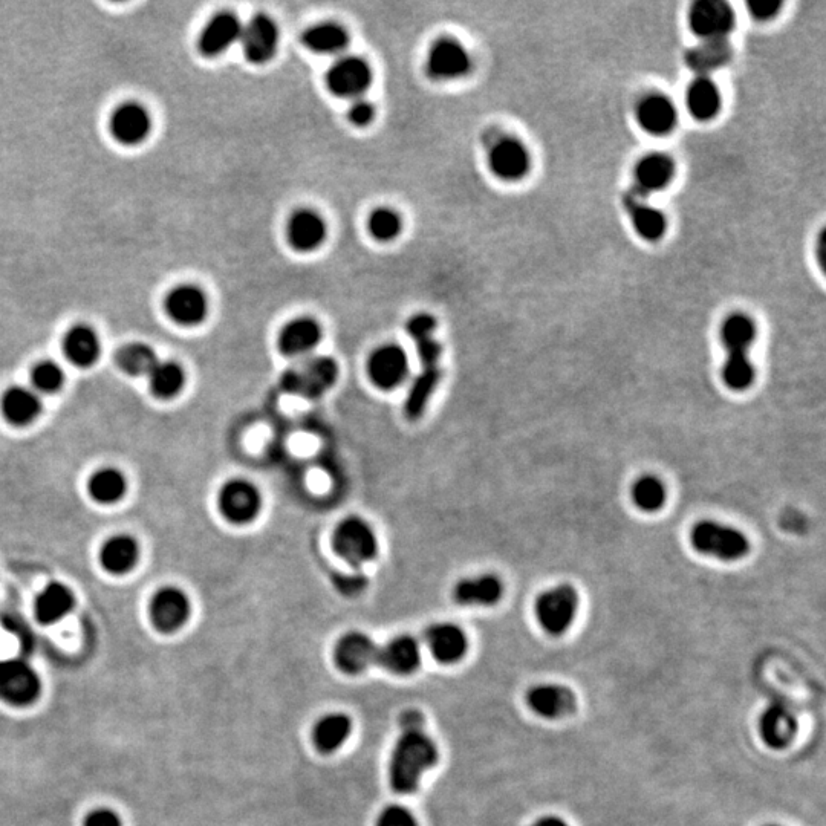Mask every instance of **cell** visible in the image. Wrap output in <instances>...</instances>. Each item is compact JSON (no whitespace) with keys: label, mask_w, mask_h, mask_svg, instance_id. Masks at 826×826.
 Listing matches in <instances>:
<instances>
[{"label":"cell","mask_w":826,"mask_h":826,"mask_svg":"<svg viewBox=\"0 0 826 826\" xmlns=\"http://www.w3.org/2000/svg\"><path fill=\"white\" fill-rule=\"evenodd\" d=\"M690 542L698 553L726 562L742 559L750 551V542L744 533L713 521L696 524L690 533Z\"/></svg>","instance_id":"cell-4"},{"label":"cell","mask_w":826,"mask_h":826,"mask_svg":"<svg viewBox=\"0 0 826 826\" xmlns=\"http://www.w3.org/2000/svg\"><path fill=\"white\" fill-rule=\"evenodd\" d=\"M666 487L657 476H641L632 487L635 505L646 513H654L666 504Z\"/></svg>","instance_id":"cell-42"},{"label":"cell","mask_w":826,"mask_h":826,"mask_svg":"<svg viewBox=\"0 0 826 826\" xmlns=\"http://www.w3.org/2000/svg\"><path fill=\"white\" fill-rule=\"evenodd\" d=\"M334 580L335 589H339L345 596H358L361 591H365L368 580L363 574H335L332 577Z\"/></svg>","instance_id":"cell-47"},{"label":"cell","mask_w":826,"mask_h":826,"mask_svg":"<svg viewBox=\"0 0 826 826\" xmlns=\"http://www.w3.org/2000/svg\"><path fill=\"white\" fill-rule=\"evenodd\" d=\"M378 646L369 635L348 632L334 649L335 666L346 675H360L377 663Z\"/></svg>","instance_id":"cell-14"},{"label":"cell","mask_w":826,"mask_h":826,"mask_svg":"<svg viewBox=\"0 0 826 826\" xmlns=\"http://www.w3.org/2000/svg\"><path fill=\"white\" fill-rule=\"evenodd\" d=\"M31 378H33L36 391L42 392V394H54L65 383V374H63L62 368L54 361L49 360L39 363L33 369Z\"/></svg>","instance_id":"cell-44"},{"label":"cell","mask_w":826,"mask_h":826,"mask_svg":"<svg viewBox=\"0 0 826 826\" xmlns=\"http://www.w3.org/2000/svg\"><path fill=\"white\" fill-rule=\"evenodd\" d=\"M40 680L30 664L22 660L0 661V698L14 706H28L37 700Z\"/></svg>","instance_id":"cell-8"},{"label":"cell","mask_w":826,"mask_h":826,"mask_svg":"<svg viewBox=\"0 0 826 826\" xmlns=\"http://www.w3.org/2000/svg\"><path fill=\"white\" fill-rule=\"evenodd\" d=\"M689 25L701 40H727L735 28V13L722 0H700L690 8Z\"/></svg>","instance_id":"cell-7"},{"label":"cell","mask_w":826,"mask_h":826,"mask_svg":"<svg viewBox=\"0 0 826 826\" xmlns=\"http://www.w3.org/2000/svg\"><path fill=\"white\" fill-rule=\"evenodd\" d=\"M0 409L4 413L5 420L10 421L14 426H27L39 417L42 404L34 389L13 386L2 395Z\"/></svg>","instance_id":"cell-28"},{"label":"cell","mask_w":826,"mask_h":826,"mask_svg":"<svg viewBox=\"0 0 826 826\" xmlns=\"http://www.w3.org/2000/svg\"><path fill=\"white\" fill-rule=\"evenodd\" d=\"M147 377L153 394L166 400L176 397L186 383L184 369L175 361H158Z\"/></svg>","instance_id":"cell-40"},{"label":"cell","mask_w":826,"mask_h":826,"mask_svg":"<svg viewBox=\"0 0 826 826\" xmlns=\"http://www.w3.org/2000/svg\"><path fill=\"white\" fill-rule=\"evenodd\" d=\"M322 339V328L309 317H300L283 326L279 334V349L287 357H303L313 351Z\"/></svg>","instance_id":"cell-25"},{"label":"cell","mask_w":826,"mask_h":826,"mask_svg":"<svg viewBox=\"0 0 826 826\" xmlns=\"http://www.w3.org/2000/svg\"><path fill=\"white\" fill-rule=\"evenodd\" d=\"M111 131L115 140L126 146H137L149 137L152 118L138 103H126L112 115Z\"/></svg>","instance_id":"cell-21"},{"label":"cell","mask_w":826,"mask_h":826,"mask_svg":"<svg viewBox=\"0 0 826 826\" xmlns=\"http://www.w3.org/2000/svg\"><path fill=\"white\" fill-rule=\"evenodd\" d=\"M440 380V366L421 369L420 374L410 384L409 394L404 403V412L409 420H418L423 415Z\"/></svg>","instance_id":"cell-37"},{"label":"cell","mask_w":826,"mask_h":826,"mask_svg":"<svg viewBox=\"0 0 826 826\" xmlns=\"http://www.w3.org/2000/svg\"><path fill=\"white\" fill-rule=\"evenodd\" d=\"M140 548L134 537L118 534L111 537L100 550V563L108 573L126 574L138 562Z\"/></svg>","instance_id":"cell-30"},{"label":"cell","mask_w":826,"mask_h":826,"mask_svg":"<svg viewBox=\"0 0 826 826\" xmlns=\"http://www.w3.org/2000/svg\"><path fill=\"white\" fill-rule=\"evenodd\" d=\"M218 504L222 516L231 524H248L261 511V493L245 479H231L221 488Z\"/></svg>","instance_id":"cell-9"},{"label":"cell","mask_w":826,"mask_h":826,"mask_svg":"<svg viewBox=\"0 0 826 826\" xmlns=\"http://www.w3.org/2000/svg\"><path fill=\"white\" fill-rule=\"evenodd\" d=\"M638 123L652 135H666L677 124V109L664 95H649L637 109Z\"/></svg>","instance_id":"cell-27"},{"label":"cell","mask_w":826,"mask_h":826,"mask_svg":"<svg viewBox=\"0 0 826 826\" xmlns=\"http://www.w3.org/2000/svg\"><path fill=\"white\" fill-rule=\"evenodd\" d=\"M401 726H403V730H421L423 716L415 710H409L401 716Z\"/></svg>","instance_id":"cell-52"},{"label":"cell","mask_w":826,"mask_h":826,"mask_svg":"<svg viewBox=\"0 0 826 826\" xmlns=\"http://www.w3.org/2000/svg\"><path fill=\"white\" fill-rule=\"evenodd\" d=\"M531 826H568V823L565 820L560 819V817L556 816H545L540 817L537 822H534Z\"/></svg>","instance_id":"cell-53"},{"label":"cell","mask_w":826,"mask_h":826,"mask_svg":"<svg viewBox=\"0 0 826 826\" xmlns=\"http://www.w3.org/2000/svg\"><path fill=\"white\" fill-rule=\"evenodd\" d=\"M687 109L700 121H709L719 114L721 92L709 77H696L686 94Z\"/></svg>","instance_id":"cell-34"},{"label":"cell","mask_w":826,"mask_h":826,"mask_svg":"<svg viewBox=\"0 0 826 826\" xmlns=\"http://www.w3.org/2000/svg\"><path fill=\"white\" fill-rule=\"evenodd\" d=\"M427 72L438 82L461 79L472 68V57L455 39H440L433 43L427 56Z\"/></svg>","instance_id":"cell-12"},{"label":"cell","mask_w":826,"mask_h":826,"mask_svg":"<svg viewBox=\"0 0 826 826\" xmlns=\"http://www.w3.org/2000/svg\"><path fill=\"white\" fill-rule=\"evenodd\" d=\"M348 118L354 126H369L375 118V108L365 98H357V100H352L351 106H349Z\"/></svg>","instance_id":"cell-48"},{"label":"cell","mask_w":826,"mask_h":826,"mask_svg":"<svg viewBox=\"0 0 826 826\" xmlns=\"http://www.w3.org/2000/svg\"><path fill=\"white\" fill-rule=\"evenodd\" d=\"M74 608L71 589L62 583H49L37 597L36 615L43 625L59 622Z\"/></svg>","instance_id":"cell-35"},{"label":"cell","mask_w":826,"mask_h":826,"mask_svg":"<svg viewBox=\"0 0 826 826\" xmlns=\"http://www.w3.org/2000/svg\"><path fill=\"white\" fill-rule=\"evenodd\" d=\"M438 762V747L421 730H403L395 742L389 762V782L400 794H412L420 787L421 778Z\"/></svg>","instance_id":"cell-1"},{"label":"cell","mask_w":826,"mask_h":826,"mask_svg":"<svg viewBox=\"0 0 826 826\" xmlns=\"http://www.w3.org/2000/svg\"><path fill=\"white\" fill-rule=\"evenodd\" d=\"M527 703L536 715L559 719L576 712L577 696L562 684H539L528 690Z\"/></svg>","instance_id":"cell-16"},{"label":"cell","mask_w":826,"mask_h":826,"mask_svg":"<svg viewBox=\"0 0 826 826\" xmlns=\"http://www.w3.org/2000/svg\"><path fill=\"white\" fill-rule=\"evenodd\" d=\"M436 326H438V323H436L435 317L430 316V314L421 313L417 314V316L410 317L406 325V332L413 342L418 343L423 342V340L433 339Z\"/></svg>","instance_id":"cell-45"},{"label":"cell","mask_w":826,"mask_h":826,"mask_svg":"<svg viewBox=\"0 0 826 826\" xmlns=\"http://www.w3.org/2000/svg\"><path fill=\"white\" fill-rule=\"evenodd\" d=\"M768 826H778V825H768Z\"/></svg>","instance_id":"cell-54"},{"label":"cell","mask_w":826,"mask_h":826,"mask_svg":"<svg viewBox=\"0 0 826 826\" xmlns=\"http://www.w3.org/2000/svg\"><path fill=\"white\" fill-rule=\"evenodd\" d=\"M732 59V46L729 40H701L698 45L687 51V66L698 77H707L712 72L726 66Z\"/></svg>","instance_id":"cell-29"},{"label":"cell","mask_w":826,"mask_h":826,"mask_svg":"<svg viewBox=\"0 0 826 826\" xmlns=\"http://www.w3.org/2000/svg\"><path fill=\"white\" fill-rule=\"evenodd\" d=\"M368 227L375 241L392 242L401 235L403 221L394 210L381 207L369 216Z\"/></svg>","instance_id":"cell-43"},{"label":"cell","mask_w":826,"mask_h":826,"mask_svg":"<svg viewBox=\"0 0 826 826\" xmlns=\"http://www.w3.org/2000/svg\"><path fill=\"white\" fill-rule=\"evenodd\" d=\"M756 325L745 314H732L721 328V339L727 349L722 380L735 392L747 391L755 383L756 371L748 351L756 340Z\"/></svg>","instance_id":"cell-2"},{"label":"cell","mask_w":826,"mask_h":826,"mask_svg":"<svg viewBox=\"0 0 826 826\" xmlns=\"http://www.w3.org/2000/svg\"><path fill=\"white\" fill-rule=\"evenodd\" d=\"M303 45L317 54H339L348 46L349 36L337 23H317L308 28L302 37Z\"/></svg>","instance_id":"cell-36"},{"label":"cell","mask_w":826,"mask_h":826,"mask_svg":"<svg viewBox=\"0 0 826 826\" xmlns=\"http://www.w3.org/2000/svg\"><path fill=\"white\" fill-rule=\"evenodd\" d=\"M63 351L72 365L88 368L100 357V340L94 329L77 325L65 335Z\"/></svg>","instance_id":"cell-32"},{"label":"cell","mask_w":826,"mask_h":826,"mask_svg":"<svg viewBox=\"0 0 826 826\" xmlns=\"http://www.w3.org/2000/svg\"><path fill=\"white\" fill-rule=\"evenodd\" d=\"M674 175V161L664 153L646 155L641 158L635 169V179L641 192H658L666 189Z\"/></svg>","instance_id":"cell-31"},{"label":"cell","mask_w":826,"mask_h":826,"mask_svg":"<svg viewBox=\"0 0 826 826\" xmlns=\"http://www.w3.org/2000/svg\"><path fill=\"white\" fill-rule=\"evenodd\" d=\"M190 617V602L186 592L167 586L160 589L150 603V618L158 631L170 632L183 628Z\"/></svg>","instance_id":"cell-15"},{"label":"cell","mask_w":826,"mask_h":826,"mask_svg":"<svg viewBox=\"0 0 826 826\" xmlns=\"http://www.w3.org/2000/svg\"><path fill=\"white\" fill-rule=\"evenodd\" d=\"M167 314L173 322L183 326H196L204 322L209 313V300L204 291L193 285L175 288L166 300Z\"/></svg>","instance_id":"cell-20"},{"label":"cell","mask_w":826,"mask_h":826,"mask_svg":"<svg viewBox=\"0 0 826 826\" xmlns=\"http://www.w3.org/2000/svg\"><path fill=\"white\" fill-rule=\"evenodd\" d=\"M89 495L98 504H115L127 490L126 478L117 469H101L89 479Z\"/></svg>","instance_id":"cell-39"},{"label":"cell","mask_w":826,"mask_h":826,"mask_svg":"<svg viewBox=\"0 0 826 826\" xmlns=\"http://www.w3.org/2000/svg\"><path fill=\"white\" fill-rule=\"evenodd\" d=\"M415 349H417L418 360H420L423 368H435V366H438L443 348H441L440 343L436 342L435 339H427L423 340V342L415 343Z\"/></svg>","instance_id":"cell-49"},{"label":"cell","mask_w":826,"mask_h":826,"mask_svg":"<svg viewBox=\"0 0 826 826\" xmlns=\"http://www.w3.org/2000/svg\"><path fill=\"white\" fill-rule=\"evenodd\" d=\"M502 594H504V585L498 577L492 574L462 579L453 589L456 602L464 606L496 605L501 600Z\"/></svg>","instance_id":"cell-26"},{"label":"cell","mask_w":826,"mask_h":826,"mask_svg":"<svg viewBox=\"0 0 826 826\" xmlns=\"http://www.w3.org/2000/svg\"><path fill=\"white\" fill-rule=\"evenodd\" d=\"M241 20L233 13L216 14L199 37V51L205 57H218L239 42L242 33Z\"/></svg>","instance_id":"cell-17"},{"label":"cell","mask_w":826,"mask_h":826,"mask_svg":"<svg viewBox=\"0 0 826 826\" xmlns=\"http://www.w3.org/2000/svg\"><path fill=\"white\" fill-rule=\"evenodd\" d=\"M352 721L345 713H329L317 721L313 730V741L319 752L329 755L348 741Z\"/></svg>","instance_id":"cell-33"},{"label":"cell","mask_w":826,"mask_h":826,"mask_svg":"<svg viewBox=\"0 0 826 826\" xmlns=\"http://www.w3.org/2000/svg\"><path fill=\"white\" fill-rule=\"evenodd\" d=\"M629 210H631L632 224L641 238L646 241H658L663 238L667 227L666 216L663 212L635 198L629 201Z\"/></svg>","instance_id":"cell-38"},{"label":"cell","mask_w":826,"mask_h":826,"mask_svg":"<svg viewBox=\"0 0 826 826\" xmlns=\"http://www.w3.org/2000/svg\"><path fill=\"white\" fill-rule=\"evenodd\" d=\"M759 732L762 741L773 750L787 748L797 733L796 715L784 703L774 701L762 712Z\"/></svg>","instance_id":"cell-18"},{"label":"cell","mask_w":826,"mask_h":826,"mask_svg":"<svg viewBox=\"0 0 826 826\" xmlns=\"http://www.w3.org/2000/svg\"><path fill=\"white\" fill-rule=\"evenodd\" d=\"M117 363L121 371L129 375H149L153 366L157 365L158 358L150 346L143 343L127 345L118 352Z\"/></svg>","instance_id":"cell-41"},{"label":"cell","mask_w":826,"mask_h":826,"mask_svg":"<svg viewBox=\"0 0 826 826\" xmlns=\"http://www.w3.org/2000/svg\"><path fill=\"white\" fill-rule=\"evenodd\" d=\"M426 643L433 658L443 664L458 663L469 649L467 635L453 623L430 626L426 632Z\"/></svg>","instance_id":"cell-22"},{"label":"cell","mask_w":826,"mask_h":826,"mask_svg":"<svg viewBox=\"0 0 826 826\" xmlns=\"http://www.w3.org/2000/svg\"><path fill=\"white\" fill-rule=\"evenodd\" d=\"M372 83L371 66L360 57H342L329 68L326 85L332 94L340 98L363 97Z\"/></svg>","instance_id":"cell-10"},{"label":"cell","mask_w":826,"mask_h":826,"mask_svg":"<svg viewBox=\"0 0 826 826\" xmlns=\"http://www.w3.org/2000/svg\"><path fill=\"white\" fill-rule=\"evenodd\" d=\"M420 661V644L407 635L394 638L383 648H378L377 664L400 677L412 675L420 666Z\"/></svg>","instance_id":"cell-23"},{"label":"cell","mask_w":826,"mask_h":826,"mask_svg":"<svg viewBox=\"0 0 826 826\" xmlns=\"http://www.w3.org/2000/svg\"><path fill=\"white\" fill-rule=\"evenodd\" d=\"M332 548L349 566L360 568L377 556L378 540L368 522L348 518L335 527Z\"/></svg>","instance_id":"cell-5"},{"label":"cell","mask_w":826,"mask_h":826,"mask_svg":"<svg viewBox=\"0 0 826 826\" xmlns=\"http://www.w3.org/2000/svg\"><path fill=\"white\" fill-rule=\"evenodd\" d=\"M339 366L332 358L313 357L288 369L280 378L283 391L303 398H319L334 386Z\"/></svg>","instance_id":"cell-3"},{"label":"cell","mask_w":826,"mask_h":826,"mask_svg":"<svg viewBox=\"0 0 826 826\" xmlns=\"http://www.w3.org/2000/svg\"><path fill=\"white\" fill-rule=\"evenodd\" d=\"M85 826H121V819L115 811L101 808L86 817Z\"/></svg>","instance_id":"cell-51"},{"label":"cell","mask_w":826,"mask_h":826,"mask_svg":"<svg viewBox=\"0 0 826 826\" xmlns=\"http://www.w3.org/2000/svg\"><path fill=\"white\" fill-rule=\"evenodd\" d=\"M488 163L499 179L518 181L530 170V153L521 141L502 138L492 147Z\"/></svg>","instance_id":"cell-19"},{"label":"cell","mask_w":826,"mask_h":826,"mask_svg":"<svg viewBox=\"0 0 826 826\" xmlns=\"http://www.w3.org/2000/svg\"><path fill=\"white\" fill-rule=\"evenodd\" d=\"M368 374L372 383L384 391L401 386L409 374L406 352L397 345L380 346L369 357Z\"/></svg>","instance_id":"cell-13"},{"label":"cell","mask_w":826,"mask_h":826,"mask_svg":"<svg viewBox=\"0 0 826 826\" xmlns=\"http://www.w3.org/2000/svg\"><path fill=\"white\" fill-rule=\"evenodd\" d=\"M326 222L311 210H299L288 222L287 236L291 247L300 253H311L326 241Z\"/></svg>","instance_id":"cell-24"},{"label":"cell","mask_w":826,"mask_h":826,"mask_svg":"<svg viewBox=\"0 0 826 826\" xmlns=\"http://www.w3.org/2000/svg\"><path fill=\"white\" fill-rule=\"evenodd\" d=\"M579 609V596L570 585L548 589L536 602V617L550 635L565 634L573 625Z\"/></svg>","instance_id":"cell-6"},{"label":"cell","mask_w":826,"mask_h":826,"mask_svg":"<svg viewBox=\"0 0 826 826\" xmlns=\"http://www.w3.org/2000/svg\"><path fill=\"white\" fill-rule=\"evenodd\" d=\"M375 826H418V822L406 807L391 805L381 811Z\"/></svg>","instance_id":"cell-46"},{"label":"cell","mask_w":826,"mask_h":826,"mask_svg":"<svg viewBox=\"0 0 826 826\" xmlns=\"http://www.w3.org/2000/svg\"><path fill=\"white\" fill-rule=\"evenodd\" d=\"M239 42L248 62L253 65H265L276 56L279 30L267 14H256L242 27Z\"/></svg>","instance_id":"cell-11"},{"label":"cell","mask_w":826,"mask_h":826,"mask_svg":"<svg viewBox=\"0 0 826 826\" xmlns=\"http://www.w3.org/2000/svg\"><path fill=\"white\" fill-rule=\"evenodd\" d=\"M782 4L778 0H755L748 2V11L756 20H770L778 16Z\"/></svg>","instance_id":"cell-50"}]
</instances>
